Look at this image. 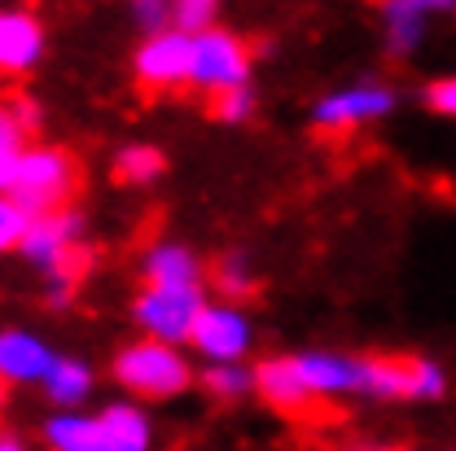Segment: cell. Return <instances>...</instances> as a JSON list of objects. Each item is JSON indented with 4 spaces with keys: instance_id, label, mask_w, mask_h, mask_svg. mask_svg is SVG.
Here are the masks:
<instances>
[{
    "instance_id": "obj_22",
    "label": "cell",
    "mask_w": 456,
    "mask_h": 451,
    "mask_svg": "<svg viewBox=\"0 0 456 451\" xmlns=\"http://www.w3.org/2000/svg\"><path fill=\"white\" fill-rule=\"evenodd\" d=\"M211 289H216V294H224V298L246 302V298L259 289V272H255L250 254H241V250H228V254H220V263L211 268Z\"/></svg>"
},
{
    "instance_id": "obj_20",
    "label": "cell",
    "mask_w": 456,
    "mask_h": 451,
    "mask_svg": "<svg viewBox=\"0 0 456 451\" xmlns=\"http://www.w3.org/2000/svg\"><path fill=\"white\" fill-rule=\"evenodd\" d=\"M198 386L216 403H241V399L255 395V368L246 359H211L198 373Z\"/></svg>"
},
{
    "instance_id": "obj_8",
    "label": "cell",
    "mask_w": 456,
    "mask_h": 451,
    "mask_svg": "<svg viewBox=\"0 0 456 451\" xmlns=\"http://www.w3.org/2000/svg\"><path fill=\"white\" fill-rule=\"evenodd\" d=\"M189 66H193V31L184 27H159L145 31L141 44L132 49V79L145 93H180L189 88Z\"/></svg>"
},
{
    "instance_id": "obj_5",
    "label": "cell",
    "mask_w": 456,
    "mask_h": 451,
    "mask_svg": "<svg viewBox=\"0 0 456 451\" xmlns=\"http://www.w3.org/2000/svg\"><path fill=\"white\" fill-rule=\"evenodd\" d=\"M399 110V93L387 79H355V84H342L334 93L316 97L312 101V127L325 132V136H342V132H364L382 118H391Z\"/></svg>"
},
{
    "instance_id": "obj_6",
    "label": "cell",
    "mask_w": 456,
    "mask_h": 451,
    "mask_svg": "<svg viewBox=\"0 0 456 451\" xmlns=\"http://www.w3.org/2000/svg\"><path fill=\"white\" fill-rule=\"evenodd\" d=\"M250 70H255V57L250 44L228 31V27H207V31H193V66H189V88L202 93V97H220L237 84H250Z\"/></svg>"
},
{
    "instance_id": "obj_28",
    "label": "cell",
    "mask_w": 456,
    "mask_h": 451,
    "mask_svg": "<svg viewBox=\"0 0 456 451\" xmlns=\"http://www.w3.org/2000/svg\"><path fill=\"white\" fill-rule=\"evenodd\" d=\"M22 447H27L22 439H0V451H22Z\"/></svg>"
},
{
    "instance_id": "obj_2",
    "label": "cell",
    "mask_w": 456,
    "mask_h": 451,
    "mask_svg": "<svg viewBox=\"0 0 456 451\" xmlns=\"http://www.w3.org/2000/svg\"><path fill=\"white\" fill-rule=\"evenodd\" d=\"M110 377L123 395L145 399V403H167L180 399L184 391H193L198 373L193 359L184 355V342H163V338H132L127 346H118L110 359Z\"/></svg>"
},
{
    "instance_id": "obj_4",
    "label": "cell",
    "mask_w": 456,
    "mask_h": 451,
    "mask_svg": "<svg viewBox=\"0 0 456 451\" xmlns=\"http://www.w3.org/2000/svg\"><path fill=\"white\" fill-rule=\"evenodd\" d=\"M448 395V373L430 355H369L364 399L373 403H439Z\"/></svg>"
},
{
    "instance_id": "obj_9",
    "label": "cell",
    "mask_w": 456,
    "mask_h": 451,
    "mask_svg": "<svg viewBox=\"0 0 456 451\" xmlns=\"http://www.w3.org/2000/svg\"><path fill=\"white\" fill-rule=\"evenodd\" d=\"M189 346L202 364L211 359H246L255 350V320L246 316V307L237 298H220V302H202L198 325L189 334Z\"/></svg>"
},
{
    "instance_id": "obj_23",
    "label": "cell",
    "mask_w": 456,
    "mask_h": 451,
    "mask_svg": "<svg viewBox=\"0 0 456 451\" xmlns=\"http://www.w3.org/2000/svg\"><path fill=\"white\" fill-rule=\"evenodd\" d=\"M255 110H259V93H255V84H237V88L220 93V97H211V114H216V123H228V127L250 123Z\"/></svg>"
},
{
    "instance_id": "obj_10",
    "label": "cell",
    "mask_w": 456,
    "mask_h": 451,
    "mask_svg": "<svg viewBox=\"0 0 456 451\" xmlns=\"http://www.w3.org/2000/svg\"><path fill=\"white\" fill-rule=\"evenodd\" d=\"M298 373L312 386V395L321 403H338V399H364V359L369 355H351L334 346H312L298 350Z\"/></svg>"
},
{
    "instance_id": "obj_16",
    "label": "cell",
    "mask_w": 456,
    "mask_h": 451,
    "mask_svg": "<svg viewBox=\"0 0 456 451\" xmlns=\"http://www.w3.org/2000/svg\"><path fill=\"white\" fill-rule=\"evenodd\" d=\"M45 443L53 451H106L102 416L88 407H53L40 425Z\"/></svg>"
},
{
    "instance_id": "obj_1",
    "label": "cell",
    "mask_w": 456,
    "mask_h": 451,
    "mask_svg": "<svg viewBox=\"0 0 456 451\" xmlns=\"http://www.w3.org/2000/svg\"><path fill=\"white\" fill-rule=\"evenodd\" d=\"M84 232H88V220L70 202V206L45 211V215H31V224L18 241V259H27L45 277V302L49 307H66L75 298L79 281L88 277V268H93V250H88Z\"/></svg>"
},
{
    "instance_id": "obj_26",
    "label": "cell",
    "mask_w": 456,
    "mask_h": 451,
    "mask_svg": "<svg viewBox=\"0 0 456 451\" xmlns=\"http://www.w3.org/2000/svg\"><path fill=\"white\" fill-rule=\"evenodd\" d=\"M421 101H426V110L439 114V118H456V75L430 79V84L421 88Z\"/></svg>"
},
{
    "instance_id": "obj_3",
    "label": "cell",
    "mask_w": 456,
    "mask_h": 451,
    "mask_svg": "<svg viewBox=\"0 0 456 451\" xmlns=\"http://www.w3.org/2000/svg\"><path fill=\"white\" fill-rule=\"evenodd\" d=\"M31 215H45V211H57V206H70L75 193H79V163L70 149L61 145H31L22 154V163L13 171L9 189Z\"/></svg>"
},
{
    "instance_id": "obj_21",
    "label": "cell",
    "mask_w": 456,
    "mask_h": 451,
    "mask_svg": "<svg viewBox=\"0 0 456 451\" xmlns=\"http://www.w3.org/2000/svg\"><path fill=\"white\" fill-rule=\"evenodd\" d=\"M36 145V127L18 114L13 97H0V189H9L22 154Z\"/></svg>"
},
{
    "instance_id": "obj_11",
    "label": "cell",
    "mask_w": 456,
    "mask_h": 451,
    "mask_svg": "<svg viewBox=\"0 0 456 451\" xmlns=\"http://www.w3.org/2000/svg\"><path fill=\"white\" fill-rule=\"evenodd\" d=\"M382 49L391 57H412L435 22L456 18V0H382Z\"/></svg>"
},
{
    "instance_id": "obj_19",
    "label": "cell",
    "mask_w": 456,
    "mask_h": 451,
    "mask_svg": "<svg viewBox=\"0 0 456 451\" xmlns=\"http://www.w3.org/2000/svg\"><path fill=\"white\" fill-rule=\"evenodd\" d=\"M163 171H167V154L159 145H145V141L123 145L110 163V175L118 184H127V189H150V184L163 180Z\"/></svg>"
},
{
    "instance_id": "obj_27",
    "label": "cell",
    "mask_w": 456,
    "mask_h": 451,
    "mask_svg": "<svg viewBox=\"0 0 456 451\" xmlns=\"http://www.w3.org/2000/svg\"><path fill=\"white\" fill-rule=\"evenodd\" d=\"M127 13L141 31H159L171 22V0H127Z\"/></svg>"
},
{
    "instance_id": "obj_12",
    "label": "cell",
    "mask_w": 456,
    "mask_h": 451,
    "mask_svg": "<svg viewBox=\"0 0 456 451\" xmlns=\"http://www.w3.org/2000/svg\"><path fill=\"white\" fill-rule=\"evenodd\" d=\"M255 399H264V407H273L285 421H307L321 407L294 355H268L264 364H255Z\"/></svg>"
},
{
    "instance_id": "obj_15",
    "label": "cell",
    "mask_w": 456,
    "mask_h": 451,
    "mask_svg": "<svg viewBox=\"0 0 456 451\" xmlns=\"http://www.w3.org/2000/svg\"><path fill=\"white\" fill-rule=\"evenodd\" d=\"M141 281L150 285H198L207 289L211 285V268L202 263V254L184 241H150L145 254H141Z\"/></svg>"
},
{
    "instance_id": "obj_18",
    "label": "cell",
    "mask_w": 456,
    "mask_h": 451,
    "mask_svg": "<svg viewBox=\"0 0 456 451\" xmlns=\"http://www.w3.org/2000/svg\"><path fill=\"white\" fill-rule=\"evenodd\" d=\"M93 391H97V373L84 359H75V355H57L53 368L40 382V395L49 399L53 407H88Z\"/></svg>"
},
{
    "instance_id": "obj_17",
    "label": "cell",
    "mask_w": 456,
    "mask_h": 451,
    "mask_svg": "<svg viewBox=\"0 0 456 451\" xmlns=\"http://www.w3.org/2000/svg\"><path fill=\"white\" fill-rule=\"evenodd\" d=\"M102 416V434H106V451H145L154 443V421L136 399H114L106 407H97Z\"/></svg>"
},
{
    "instance_id": "obj_13",
    "label": "cell",
    "mask_w": 456,
    "mask_h": 451,
    "mask_svg": "<svg viewBox=\"0 0 456 451\" xmlns=\"http://www.w3.org/2000/svg\"><path fill=\"white\" fill-rule=\"evenodd\" d=\"M49 53V31L31 9H0V75L22 79Z\"/></svg>"
},
{
    "instance_id": "obj_29",
    "label": "cell",
    "mask_w": 456,
    "mask_h": 451,
    "mask_svg": "<svg viewBox=\"0 0 456 451\" xmlns=\"http://www.w3.org/2000/svg\"><path fill=\"white\" fill-rule=\"evenodd\" d=\"M0 97H4V75H0Z\"/></svg>"
},
{
    "instance_id": "obj_24",
    "label": "cell",
    "mask_w": 456,
    "mask_h": 451,
    "mask_svg": "<svg viewBox=\"0 0 456 451\" xmlns=\"http://www.w3.org/2000/svg\"><path fill=\"white\" fill-rule=\"evenodd\" d=\"M27 224H31V211L13 193L0 189V254H18V241H22Z\"/></svg>"
},
{
    "instance_id": "obj_25",
    "label": "cell",
    "mask_w": 456,
    "mask_h": 451,
    "mask_svg": "<svg viewBox=\"0 0 456 451\" xmlns=\"http://www.w3.org/2000/svg\"><path fill=\"white\" fill-rule=\"evenodd\" d=\"M224 13V0H171V22L184 31H207Z\"/></svg>"
},
{
    "instance_id": "obj_7",
    "label": "cell",
    "mask_w": 456,
    "mask_h": 451,
    "mask_svg": "<svg viewBox=\"0 0 456 451\" xmlns=\"http://www.w3.org/2000/svg\"><path fill=\"white\" fill-rule=\"evenodd\" d=\"M207 302V289L198 285H150L141 281L136 298H132V325L150 338L163 342H184L198 325V311Z\"/></svg>"
},
{
    "instance_id": "obj_14",
    "label": "cell",
    "mask_w": 456,
    "mask_h": 451,
    "mask_svg": "<svg viewBox=\"0 0 456 451\" xmlns=\"http://www.w3.org/2000/svg\"><path fill=\"white\" fill-rule=\"evenodd\" d=\"M57 350L31 329H0V382L4 386H40L53 368Z\"/></svg>"
}]
</instances>
